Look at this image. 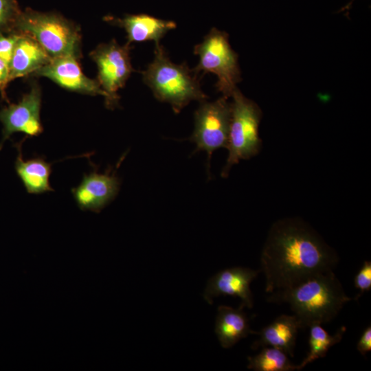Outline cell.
<instances>
[{"mask_svg":"<svg viewBox=\"0 0 371 371\" xmlns=\"http://www.w3.org/2000/svg\"><path fill=\"white\" fill-rule=\"evenodd\" d=\"M309 328V352L301 363L297 365L296 370H301L308 363L325 357L332 346L340 342L346 331V328L341 327L335 335H331L321 324H315Z\"/></svg>","mask_w":371,"mask_h":371,"instance_id":"obj_18","label":"cell"},{"mask_svg":"<svg viewBox=\"0 0 371 371\" xmlns=\"http://www.w3.org/2000/svg\"><path fill=\"white\" fill-rule=\"evenodd\" d=\"M10 80V67L4 60L0 58V93L3 99L7 100L5 89Z\"/></svg>","mask_w":371,"mask_h":371,"instance_id":"obj_23","label":"cell"},{"mask_svg":"<svg viewBox=\"0 0 371 371\" xmlns=\"http://www.w3.org/2000/svg\"><path fill=\"white\" fill-rule=\"evenodd\" d=\"M13 32L32 37L51 58L79 56V30L60 14L26 9L19 14Z\"/></svg>","mask_w":371,"mask_h":371,"instance_id":"obj_4","label":"cell"},{"mask_svg":"<svg viewBox=\"0 0 371 371\" xmlns=\"http://www.w3.org/2000/svg\"><path fill=\"white\" fill-rule=\"evenodd\" d=\"M242 306L238 308L221 305L218 307L215 322V333L221 346L229 348L240 339L256 334L251 330L249 319Z\"/></svg>","mask_w":371,"mask_h":371,"instance_id":"obj_16","label":"cell"},{"mask_svg":"<svg viewBox=\"0 0 371 371\" xmlns=\"http://www.w3.org/2000/svg\"><path fill=\"white\" fill-rule=\"evenodd\" d=\"M232 116L228 143V157L221 172L227 177L233 165L240 159L256 155L262 145L259 137V124L262 113L258 106L245 97L236 88L232 96Z\"/></svg>","mask_w":371,"mask_h":371,"instance_id":"obj_5","label":"cell"},{"mask_svg":"<svg viewBox=\"0 0 371 371\" xmlns=\"http://www.w3.org/2000/svg\"><path fill=\"white\" fill-rule=\"evenodd\" d=\"M228 34L212 28L203 41L195 45L194 54L198 55V65L192 69L199 76L201 73H213L218 80L215 87L223 96L231 97L241 80L238 55L229 43Z\"/></svg>","mask_w":371,"mask_h":371,"instance_id":"obj_6","label":"cell"},{"mask_svg":"<svg viewBox=\"0 0 371 371\" xmlns=\"http://www.w3.org/2000/svg\"><path fill=\"white\" fill-rule=\"evenodd\" d=\"M260 271L242 267L220 271L208 280L203 298L212 304L213 300L220 295L238 297L241 300L240 306L251 308L254 300L249 285Z\"/></svg>","mask_w":371,"mask_h":371,"instance_id":"obj_11","label":"cell"},{"mask_svg":"<svg viewBox=\"0 0 371 371\" xmlns=\"http://www.w3.org/2000/svg\"><path fill=\"white\" fill-rule=\"evenodd\" d=\"M232 116V104L222 96L214 102H201L194 112V129L190 140L196 144L194 153L205 151L208 165L212 153L227 148Z\"/></svg>","mask_w":371,"mask_h":371,"instance_id":"obj_7","label":"cell"},{"mask_svg":"<svg viewBox=\"0 0 371 371\" xmlns=\"http://www.w3.org/2000/svg\"><path fill=\"white\" fill-rule=\"evenodd\" d=\"M130 45H120L115 41L99 45L90 53L98 67V82L106 93L108 109L119 105L117 91L124 87L134 71L130 57Z\"/></svg>","mask_w":371,"mask_h":371,"instance_id":"obj_8","label":"cell"},{"mask_svg":"<svg viewBox=\"0 0 371 371\" xmlns=\"http://www.w3.org/2000/svg\"><path fill=\"white\" fill-rule=\"evenodd\" d=\"M141 73L155 98L169 103L175 113L192 100L201 102L208 98L201 89L199 76L186 63H173L159 44H155L153 62Z\"/></svg>","mask_w":371,"mask_h":371,"instance_id":"obj_3","label":"cell"},{"mask_svg":"<svg viewBox=\"0 0 371 371\" xmlns=\"http://www.w3.org/2000/svg\"><path fill=\"white\" fill-rule=\"evenodd\" d=\"M357 349L363 355L370 351L371 350V327L368 326L362 333L358 343Z\"/></svg>","mask_w":371,"mask_h":371,"instance_id":"obj_24","label":"cell"},{"mask_svg":"<svg viewBox=\"0 0 371 371\" xmlns=\"http://www.w3.org/2000/svg\"><path fill=\"white\" fill-rule=\"evenodd\" d=\"M78 57L63 56L52 58L50 61L34 75L49 78L61 87L80 93L106 98L107 95L98 80L86 76L78 64Z\"/></svg>","mask_w":371,"mask_h":371,"instance_id":"obj_10","label":"cell"},{"mask_svg":"<svg viewBox=\"0 0 371 371\" xmlns=\"http://www.w3.org/2000/svg\"><path fill=\"white\" fill-rule=\"evenodd\" d=\"M299 329L300 326L294 315H282L260 331L256 332L259 337L251 347L254 350L266 346L274 347L293 357Z\"/></svg>","mask_w":371,"mask_h":371,"instance_id":"obj_14","label":"cell"},{"mask_svg":"<svg viewBox=\"0 0 371 371\" xmlns=\"http://www.w3.org/2000/svg\"><path fill=\"white\" fill-rule=\"evenodd\" d=\"M21 12L17 0H0V32H13Z\"/></svg>","mask_w":371,"mask_h":371,"instance_id":"obj_20","label":"cell"},{"mask_svg":"<svg viewBox=\"0 0 371 371\" xmlns=\"http://www.w3.org/2000/svg\"><path fill=\"white\" fill-rule=\"evenodd\" d=\"M116 24L123 27L127 35V44L133 42L153 41L159 44L166 34L176 27L172 21L158 19L148 14H139L126 15L123 19L115 20Z\"/></svg>","mask_w":371,"mask_h":371,"instance_id":"obj_15","label":"cell"},{"mask_svg":"<svg viewBox=\"0 0 371 371\" xmlns=\"http://www.w3.org/2000/svg\"><path fill=\"white\" fill-rule=\"evenodd\" d=\"M355 286L359 293L354 297L357 301L365 292L371 289V262L366 260L357 273L354 279Z\"/></svg>","mask_w":371,"mask_h":371,"instance_id":"obj_21","label":"cell"},{"mask_svg":"<svg viewBox=\"0 0 371 371\" xmlns=\"http://www.w3.org/2000/svg\"><path fill=\"white\" fill-rule=\"evenodd\" d=\"M18 156L15 161L17 175L30 194H42L53 191L49 183L52 165L42 157L23 160L21 146L19 145Z\"/></svg>","mask_w":371,"mask_h":371,"instance_id":"obj_17","label":"cell"},{"mask_svg":"<svg viewBox=\"0 0 371 371\" xmlns=\"http://www.w3.org/2000/svg\"><path fill=\"white\" fill-rule=\"evenodd\" d=\"M120 182L110 170L98 173L96 170L85 175L78 187L71 192L78 206L83 210L100 212L117 196Z\"/></svg>","mask_w":371,"mask_h":371,"instance_id":"obj_12","label":"cell"},{"mask_svg":"<svg viewBox=\"0 0 371 371\" xmlns=\"http://www.w3.org/2000/svg\"><path fill=\"white\" fill-rule=\"evenodd\" d=\"M19 37V33L10 32L8 35L0 32V58L10 64L15 44Z\"/></svg>","mask_w":371,"mask_h":371,"instance_id":"obj_22","label":"cell"},{"mask_svg":"<svg viewBox=\"0 0 371 371\" xmlns=\"http://www.w3.org/2000/svg\"><path fill=\"white\" fill-rule=\"evenodd\" d=\"M247 360V368L256 371H293L297 368L285 352L271 346L262 348L258 354L248 357Z\"/></svg>","mask_w":371,"mask_h":371,"instance_id":"obj_19","label":"cell"},{"mask_svg":"<svg viewBox=\"0 0 371 371\" xmlns=\"http://www.w3.org/2000/svg\"><path fill=\"white\" fill-rule=\"evenodd\" d=\"M51 57L32 37L19 33L9 64L10 80L34 74L47 65Z\"/></svg>","mask_w":371,"mask_h":371,"instance_id":"obj_13","label":"cell"},{"mask_svg":"<svg viewBox=\"0 0 371 371\" xmlns=\"http://www.w3.org/2000/svg\"><path fill=\"white\" fill-rule=\"evenodd\" d=\"M267 301L290 305L300 329L332 321L348 297L333 271L317 274L291 288L270 293Z\"/></svg>","mask_w":371,"mask_h":371,"instance_id":"obj_2","label":"cell"},{"mask_svg":"<svg viewBox=\"0 0 371 371\" xmlns=\"http://www.w3.org/2000/svg\"><path fill=\"white\" fill-rule=\"evenodd\" d=\"M41 107V89L34 84L18 103L1 109L0 122L3 124V139L0 147L16 132L31 137L39 135L43 130L40 117Z\"/></svg>","mask_w":371,"mask_h":371,"instance_id":"obj_9","label":"cell"},{"mask_svg":"<svg viewBox=\"0 0 371 371\" xmlns=\"http://www.w3.org/2000/svg\"><path fill=\"white\" fill-rule=\"evenodd\" d=\"M338 261L336 251L308 223L296 218L279 220L271 226L260 256L266 292L333 271Z\"/></svg>","mask_w":371,"mask_h":371,"instance_id":"obj_1","label":"cell"}]
</instances>
